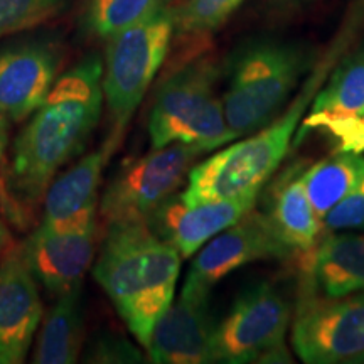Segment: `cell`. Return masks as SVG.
Listing matches in <instances>:
<instances>
[{"label": "cell", "instance_id": "f546056e", "mask_svg": "<svg viewBox=\"0 0 364 364\" xmlns=\"http://www.w3.org/2000/svg\"><path fill=\"white\" fill-rule=\"evenodd\" d=\"M0 364H14L11 356H9V354L4 351L2 348H0Z\"/></svg>", "mask_w": 364, "mask_h": 364}, {"label": "cell", "instance_id": "4316f807", "mask_svg": "<svg viewBox=\"0 0 364 364\" xmlns=\"http://www.w3.org/2000/svg\"><path fill=\"white\" fill-rule=\"evenodd\" d=\"M309 0H273V6L280 11H287V9H295L300 4H306Z\"/></svg>", "mask_w": 364, "mask_h": 364}, {"label": "cell", "instance_id": "603a6c76", "mask_svg": "<svg viewBox=\"0 0 364 364\" xmlns=\"http://www.w3.org/2000/svg\"><path fill=\"white\" fill-rule=\"evenodd\" d=\"M245 0H181L174 24L181 34H208L220 29Z\"/></svg>", "mask_w": 364, "mask_h": 364}, {"label": "cell", "instance_id": "d6986e66", "mask_svg": "<svg viewBox=\"0 0 364 364\" xmlns=\"http://www.w3.org/2000/svg\"><path fill=\"white\" fill-rule=\"evenodd\" d=\"M85 339V316L81 285L56 295V302L43 318L34 363L73 364L78 361Z\"/></svg>", "mask_w": 364, "mask_h": 364}, {"label": "cell", "instance_id": "30bf717a", "mask_svg": "<svg viewBox=\"0 0 364 364\" xmlns=\"http://www.w3.org/2000/svg\"><path fill=\"white\" fill-rule=\"evenodd\" d=\"M292 344L309 364L363 361L364 292L304 306L294 322Z\"/></svg>", "mask_w": 364, "mask_h": 364}, {"label": "cell", "instance_id": "ffe728a7", "mask_svg": "<svg viewBox=\"0 0 364 364\" xmlns=\"http://www.w3.org/2000/svg\"><path fill=\"white\" fill-rule=\"evenodd\" d=\"M268 216L279 231L280 238L292 252L309 253L316 250L324 225L309 199L300 176L287 182L279 191Z\"/></svg>", "mask_w": 364, "mask_h": 364}, {"label": "cell", "instance_id": "484cf974", "mask_svg": "<svg viewBox=\"0 0 364 364\" xmlns=\"http://www.w3.org/2000/svg\"><path fill=\"white\" fill-rule=\"evenodd\" d=\"M90 361L95 363H132L139 361V353L129 343L105 338L95 344L90 353Z\"/></svg>", "mask_w": 364, "mask_h": 364}, {"label": "cell", "instance_id": "8992f818", "mask_svg": "<svg viewBox=\"0 0 364 364\" xmlns=\"http://www.w3.org/2000/svg\"><path fill=\"white\" fill-rule=\"evenodd\" d=\"M174 29V12L166 6L145 21L107 39L103 98L113 122L112 134L120 140L166 61Z\"/></svg>", "mask_w": 364, "mask_h": 364}, {"label": "cell", "instance_id": "2e32d148", "mask_svg": "<svg viewBox=\"0 0 364 364\" xmlns=\"http://www.w3.org/2000/svg\"><path fill=\"white\" fill-rule=\"evenodd\" d=\"M58 56L49 46L22 44L0 51V115L22 122L56 83Z\"/></svg>", "mask_w": 364, "mask_h": 364}, {"label": "cell", "instance_id": "9c48e42d", "mask_svg": "<svg viewBox=\"0 0 364 364\" xmlns=\"http://www.w3.org/2000/svg\"><path fill=\"white\" fill-rule=\"evenodd\" d=\"M98 201L61 226L41 223L22 245L31 272L46 290L61 295L83 282L95 257Z\"/></svg>", "mask_w": 364, "mask_h": 364}, {"label": "cell", "instance_id": "52a82bcc", "mask_svg": "<svg viewBox=\"0 0 364 364\" xmlns=\"http://www.w3.org/2000/svg\"><path fill=\"white\" fill-rule=\"evenodd\" d=\"M290 306L270 284H257L241 294L215 327L213 363H290L285 334Z\"/></svg>", "mask_w": 364, "mask_h": 364}, {"label": "cell", "instance_id": "e0dca14e", "mask_svg": "<svg viewBox=\"0 0 364 364\" xmlns=\"http://www.w3.org/2000/svg\"><path fill=\"white\" fill-rule=\"evenodd\" d=\"M120 144V139L110 134L102 147L81 159L75 167L51 182L44 194L46 226H61L80 215L93 201H98V188L103 169Z\"/></svg>", "mask_w": 364, "mask_h": 364}, {"label": "cell", "instance_id": "8fae6325", "mask_svg": "<svg viewBox=\"0 0 364 364\" xmlns=\"http://www.w3.org/2000/svg\"><path fill=\"white\" fill-rule=\"evenodd\" d=\"M292 250L280 238L270 216L252 209L235 225L204 245L189 268L182 289L211 294V289L236 268L260 260L285 258Z\"/></svg>", "mask_w": 364, "mask_h": 364}, {"label": "cell", "instance_id": "cb8c5ba5", "mask_svg": "<svg viewBox=\"0 0 364 364\" xmlns=\"http://www.w3.org/2000/svg\"><path fill=\"white\" fill-rule=\"evenodd\" d=\"M65 7L66 0H0V38L43 24Z\"/></svg>", "mask_w": 364, "mask_h": 364}, {"label": "cell", "instance_id": "3957f363", "mask_svg": "<svg viewBox=\"0 0 364 364\" xmlns=\"http://www.w3.org/2000/svg\"><path fill=\"white\" fill-rule=\"evenodd\" d=\"M312 98V90H307L289 110L263 129L243 136L241 142L233 140L226 149L193 167L181 198L188 204H198L258 196L284 161Z\"/></svg>", "mask_w": 364, "mask_h": 364}, {"label": "cell", "instance_id": "277c9868", "mask_svg": "<svg viewBox=\"0 0 364 364\" xmlns=\"http://www.w3.org/2000/svg\"><path fill=\"white\" fill-rule=\"evenodd\" d=\"M307 65V53L300 46L277 39H257L235 54L223 95L235 140L263 129L280 115Z\"/></svg>", "mask_w": 364, "mask_h": 364}, {"label": "cell", "instance_id": "ac0fdd59", "mask_svg": "<svg viewBox=\"0 0 364 364\" xmlns=\"http://www.w3.org/2000/svg\"><path fill=\"white\" fill-rule=\"evenodd\" d=\"M314 279L324 297L336 299L364 290V233L332 235L314 255Z\"/></svg>", "mask_w": 364, "mask_h": 364}, {"label": "cell", "instance_id": "d4e9b609", "mask_svg": "<svg viewBox=\"0 0 364 364\" xmlns=\"http://www.w3.org/2000/svg\"><path fill=\"white\" fill-rule=\"evenodd\" d=\"M322 225L331 231L364 230V177L361 182L322 218Z\"/></svg>", "mask_w": 364, "mask_h": 364}, {"label": "cell", "instance_id": "4fadbf2b", "mask_svg": "<svg viewBox=\"0 0 364 364\" xmlns=\"http://www.w3.org/2000/svg\"><path fill=\"white\" fill-rule=\"evenodd\" d=\"M257 198L248 196L188 204L181 196L172 194L147 218V223L162 240L177 248L182 258H189L209 240L252 211Z\"/></svg>", "mask_w": 364, "mask_h": 364}, {"label": "cell", "instance_id": "ba28073f", "mask_svg": "<svg viewBox=\"0 0 364 364\" xmlns=\"http://www.w3.org/2000/svg\"><path fill=\"white\" fill-rule=\"evenodd\" d=\"M201 154L206 152L198 145L171 144L152 149L147 156L124 167L105 191L100 204L105 225L147 221L189 176Z\"/></svg>", "mask_w": 364, "mask_h": 364}, {"label": "cell", "instance_id": "44dd1931", "mask_svg": "<svg viewBox=\"0 0 364 364\" xmlns=\"http://www.w3.org/2000/svg\"><path fill=\"white\" fill-rule=\"evenodd\" d=\"M364 177V156L339 150L304 172L300 179L317 215L324 218Z\"/></svg>", "mask_w": 364, "mask_h": 364}, {"label": "cell", "instance_id": "f1b7e54d", "mask_svg": "<svg viewBox=\"0 0 364 364\" xmlns=\"http://www.w3.org/2000/svg\"><path fill=\"white\" fill-rule=\"evenodd\" d=\"M7 144V124L6 118L0 115V149L6 147Z\"/></svg>", "mask_w": 364, "mask_h": 364}, {"label": "cell", "instance_id": "9a60e30c", "mask_svg": "<svg viewBox=\"0 0 364 364\" xmlns=\"http://www.w3.org/2000/svg\"><path fill=\"white\" fill-rule=\"evenodd\" d=\"M36 282L22 247H9L0 258V348L14 364L26 359L43 318Z\"/></svg>", "mask_w": 364, "mask_h": 364}, {"label": "cell", "instance_id": "5bb4252c", "mask_svg": "<svg viewBox=\"0 0 364 364\" xmlns=\"http://www.w3.org/2000/svg\"><path fill=\"white\" fill-rule=\"evenodd\" d=\"M215 324L209 316V295L182 289L159 318L147 351L157 364L213 363L211 344Z\"/></svg>", "mask_w": 364, "mask_h": 364}, {"label": "cell", "instance_id": "4dcf8cb0", "mask_svg": "<svg viewBox=\"0 0 364 364\" xmlns=\"http://www.w3.org/2000/svg\"><path fill=\"white\" fill-rule=\"evenodd\" d=\"M2 152H4V149H0V159H2ZM0 225H2V223H0Z\"/></svg>", "mask_w": 364, "mask_h": 364}, {"label": "cell", "instance_id": "7c38bea8", "mask_svg": "<svg viewBox=\"0 0 364 364\" xmlns=\"http://www.w3.org/2000/svg\"><path fill=\"white\" fill-rule=\"evenodd\" d=\"M324 130L339 150L364 154V46L341 61L327 85L312 98L295 142Z\"/></svg>", "mask_w": 364, "mask_h": 364}, {"label": "cell", "instance_id": "7402d4cb", "mask_svg": "<svg viewBox=\"0 0 364 364\" xmlns=\"http://www.w3.org/2000/svg\"><path fill=\"white\" fill-rule=\"evenodd\" d=\"M169 0H91L85 26L91 34L110 39L166 7Z\"/></svg>", "mask_w": 364, "mask_h": 364}, {"label": "cell", "instance_id": "83f0119b", "mask_svg": "<svg viewBox=\"0 0 364 364\" xmlns=\"http://www.w3.org/2000/svg\"><path fill=\"white\" fill-rule=\"evenodd\" d=\"M7 248H9V233L6 228H4V225H0V258H2V255L6 253Z\"/></svg>", "mask_w": 364, "mask_h": 364}, {"label": "cell", "instance_id": "6da1fadb", "mask_svg": "<svg viewBox=\"0 0 364 364\" xmlns=\"http://www.w3.org/2000/svg\"><path fill=\"white\" fill-rule=\"evenodd\" d=\"M102 78L98 56L71 68L16 139L12 179L26 199H44L56 172L85 147L102 117Z\"/></svg>", "mask_w": 364, "mask_h": 364}, {"label": "cell", "instance_id": "5b68a950", "mask_svg": "<svg viewBox=\"0 0 364 364\" xmlns=\"http://www.w3.org/2000/svg\"><path fill=\"white\" fill-rule=\"evenodd\" d=\"M218 76L220 70L211 56L189 59L167 76L149 118L152 149L189 144L211 152L233 142L223 100L215 91Z\"/></svg>", "mask_w": 364, "mask_h": 364}, {"label": "cell", "instance_id": "7a4b0ae2", "mask_svg": "<svg viewBox=\"0 0 364 364\" xmlns=\"http://www.w3.org/2000/svg\"><path fill=\"white\" fill-rule=\"evenodd\" d=\"M182 257L147 221L108 225L93 277L134 338L147 349L174 300Z\"/></svg>", "mask_w": 364, "mask_h": 364}]
</instances>
